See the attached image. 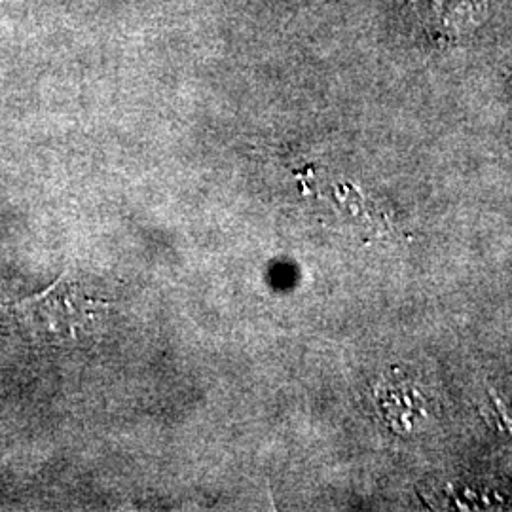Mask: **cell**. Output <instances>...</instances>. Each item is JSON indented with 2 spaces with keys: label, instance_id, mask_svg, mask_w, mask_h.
<instances>
[{
  "label": "cell",
  "instance_id": "cell-1",
  "mask_svg": "<svg viewBox=\"0 0 512 512\" xmlns=\"http://www.w3.org/2000/svg\"><path fill=\"white\" fill-rule=\"evenodd\" d=\"M107 308L63 275L48 291L19 302L14 311L42 342L73 346L99 332Z\"/></svg>",
  "mask_w": 512,
  "mask_h": 512
}]
</instances>
